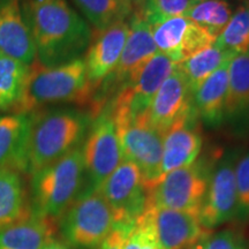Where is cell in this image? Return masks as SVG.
<instances>
[{"label": "cell", "mask_w": 249, "mask_h": 249, "mask_svg": "<svg viewBox=\"0 0 249 249\" xmlns=\"http://www.w3.org/2000/svg\"><path fill=\"white\" fill-rule=\"evenodd\" d=\"M29 66L0 52V111H12L22 95Z\"/></svg>", "instance_id": "d4e9b609"}, {"label": "cell", "mask_w": 249, "mask_h": 249, "mask_svg": "<svg viewBox=\"0 0 249 249\" xmlns=\"http://www.w3.org/2000/svg\"><path fill=\"white\" fill-rule=\"evenodd\" d=\"M0 52L30 66L36 50L24 18L22 0H0Z\"/></svg>", "instance_id": "e0dca14e"}, {"label": "cell", "mask_w": 249, "mask_h": 249, "mask_svg": "<svg viewBox=\"0 0 249 249\" xmlns=\"http://www.w3.org/2000/svg\"><path fill=\"white\" fill-rule=\"evenodd\" d=\"M42 249H71V247L65 240L55 239L53 236V238L50 239V240L43 246Z\"/></svg>", "instance_id": "e575fe53"}, {"label": "cell", "mask_w": 249, "mask_h": 249, "mask_svg": "<svg viewBox=\"0 0 249 249\" xmlns=\"http://www.w3.org/2000/svg\"><path fill=\"white\" fill-rule=\"evenodd\" d=\"M158 52L179 64L213 46L216 37L186 17H177L151 26Z\"/></svg>", "instance_id": "4fadbf2b"}, {"label": "cell", "mask_w": 249, "mask_h": 249, "mask_svg": "<svg viewBox=\"0 0 249 249\" xmlns=\"http://www.w3.org/2000/svg\"><path fill=\"white\" fill-rule=\"evenodd\" d=\"M234 54L224 51L216 45L202 50L192 57L179 62L178 68L185 76L192 91L207 80L213 71L222 67L226 62L231 61Z\"/></svg>", "instance_id": "cb8c5ba5"}, {"label": "cell", "mask_w": 249, "mask_h": 249, "mask_svg": "<svg viewBox=\"0 0 249 249\" xmlns=\"http://www.w3.org/2000/svg\"><path fill=\"white\" fill-rule=\"evenodd\" d=\"M22 9L43 66L82 58L91 44V28L67 0H22Z\"/></svg>", "instance_id": "6da1fadb"}, {"label": "cell", "mask_w": 249, "mask_h": 249, "mask_svg": "<svg viewBox=\"0 0 249 249\" xmlns=\"http://www.w3.org/2000/svg\"><path fill=\"white\" fill-rule=\"evenodd\" d=\"M211 171L205 160L171 171L149 189L147 205L200 214Z\"/></svg>", "instance_id": "8992f818"}, {"label": "cell", "mask_w": 249, "mask_h": 249, "mask_svg": "<svg viewBox=\"0 0 249 249\" xmlns=\"http://www.w3.org/2000/svg\"><path fill=\"white\" fill-rule=\"evenodd\" d=\"M135 223L147 227L160 249H191L210 231L202 225L200 214L152 205Z\"/></svg>", "instance_id": "8fae6325"}, {"label": "cell", "mask_w": 249, "mask_h": 249, "mask_svg": "<svg viewBox=\"0 0 249 249\" xmlns=\"http://www.w3.org/2000/svg\"><path fill=\"white\" fill-rule=\"evenodd\" d=\"M33 214L20 171L0 167V229Z\"/></svg>", "instance_id": "603a6c76"}, {"label": "cell", "mask_w": 249, "mask_h": 249, "mask_svg": "<svg viewBox=\"0 0 249 249\" xmlns=\"http://www.w3.org/2000/svg\"><path fill=\"white\" fill-rule=\"evenodd\" d=\"M224 118L233 123L249 124V51L234 55L230 61Z\"/></svg>", "instance_id": "44dd1931"}, {"label": "cell", "mask_w": 249, "mask_h": 249, "mask_svg": "<svg viewBox=\"0 0 249 249\" xmlns=\"http://www.w3.org/2000/svg\"><path fill=\"white\" fill-rule=\"evenodd\" d=\"M73 1L98 33L105 30L118 21L126 20L130 17L119 0H73Z\"/></svg>", "instance_id": "4316f807"}, {"label": "cell", "mask_w": 249, "mask_h": 249, "mask_svg": "<svg viewBox=\"0 0 249 249\" xmlns=\"http://www.w3.org/2000/svg\"><path fill=\"white\" fill-rule=\"evenodd\" d=\"M197 1L200 0H144L142 15L152 26L169 18L182 17Z\"/></svg>", "instance_id": "f1b7e54d"}, {"label": "cell", "mask_w": 249, "mask_h": 249, "mask_svg": "<svg viewBox=\"0 0 249 249\" xmlns=\"http://www.w3.org/2000/svg\"><path fill=\"white\" fill-rule=\"evenodd\" d=\"M30 113L0 117V167H13L23 172V156Z\"/></svg>", "instance_id": "7402d4cb"}, {"label": "cell", "mask_w": 249, "mask_h": 249, "mask_svg": "<svg viewBox=\"0 0 249 249\" xmlns=\"http://www.w3.org/2000/svg\"><path fill=\"white\" fill-rule=\"evenodd\" d=\"M117 128L123 160L138 167L149 191L160 179L164 135L149 124L145 114Z\"/></svg>", "instance_id": "9c48e42d"}, {"label": "cell", "mask_w": 249, "mask_h": 249, "mask_svg": "<svg viewBox=\"0 0 249 249\" xmlns=\"http://www.w3.org/2000/svg\"><path fill=\"white\" fill-rule=\"evenodd\" d=\"M97 191L113 210L116 225H133L147 207L148 191L141 172L123 160Z\"/></svg>", "instance_id": "30bf717a"}, {"label": "cell", "mask_w": 249, "mask_h": 249, "mask_svg": "<svg viewBox=\"0 0 249 249\" xmlns=\"http://www.w3.org/2000/svg\"><path fill=\"white\" fill-rule=\"evenodd\" d=\"M119 1L127 9L130 17L134 14H140L143 12L144 0H119Z\"/></svg>", "instance_id": "836d02e7"}, {"label": "cell", "mask_w": 249, "mask_h": 249, "mask_svg": "<svg viewBox=\"0 0 249 249\" xmlns=\"http://www.w3.org/2000/svg\"><path fill=\"white\" fill-rule=\"evenodd\" d=\"M232 8L226 0H200L183 14L217 38L232 18Z\"/></svg>", "instance_id": "484cf974"}, {"label": "cell", "mask_w": 249, "mask_h": 249, "mask_svg": "<svg viewBox=\"0 0 249 249\" xmlns=\"http://www.w3.org/2000/svg\"><path fill=\"white\" fill-rule=\"evenodd\" d=\"M82 147L74 148L54 163L31 176V210L57 219L82 193L85 179Z\"/></svg>", "instance_id": "277c9868"}, {"label": "cell", "mask_w": 249, "mask_h": 249, "mask_svg": "<svg viewBox=\"0 0 249 249\" xmlns=\"http://www.w3.org/2000/svg\"><path fill=\"white\" fill-rule=\"evenodd\" d=\"M197 119L195 114L174 124L164 134L160 179L171 171L188 166L198 158L203 138L197 126Z\"/></svg>", "instance_id": "ac0fdd59"}, {"label": "cell", "mask_w": 249, "mask_h": 249, "mask_svg": "<svg viewBox=\"0 0 249 249\" xmlns=\"http://www.w3.org/2000/svg\"><path fill=\"white\" fill-rule=\"evenodd\" d=\"M129 23L118 21L101 31L89 45L85 55L87 76L92 92L116 71L129 35Z\"/></svg>", "instance_id": "9a60e30c"}, {"label": "cell", "mask_w": 249, "mask_h": 249, "mask_svg": "<svg viewBox=\"0 0 249 249\" xmlns=\"http://www.w3.org/2000/svg\"><path fill=\"white\" fill-rule=\"evenodd\" d=\"M91 95L83 57L53 67L35 60L29 66L22 95L11 112L31 113L59 103L83 104Z\"/></svg>", "instance_id": "3957f363"}, {"label": "cell", "mask_w": 249, "mask_h": 249, "mask_svg": "<svg viewBox=\"0 0 249 249\" xmlns=\"http://www.w3.org/2000/svg\"><path fill=\"white\" fill-rule=\"evenodd\" d=\"M64 240L74 249H97L116 226L113 210L98 191H85L60 217Z\"/></svg>", "instance_id": "5b68a950"}, {"label": "cell", "mask_w": 249, "mask_h": 249, "mask_svg": "<svg viewBox=\"0 0 249 249\" xmlns=\"http://www.w3.org/2000/svg\"><path fill=\"white\" fill-rule=\"evenodd\" d=\"M195 114L193 91L177 64L155 95L145 117L164 135L174 124Z\"/></svg>", "instance_id": "5bb4252c"}, {"label": "cell", "mask_w": 249, "mask_h": 249, "mask_svg": "<svg viewBox=\"0 0 249 249\" xmlns=\"http://www.w3.org/2000/svg\"><path fill=\"white\" fill-rule=\"evenodd\" d=\"M236 154L225 155L214 169L200 211V220L207 230L223 225L238 213V192L235 182Z\"/></svg>", "instance_id": "7c38bea8"}, {"label": "cell", "mask_w": 249, "mask_h": 249, "mask_svg": "<svg viewBox=\"0 0 249 249\" xmlns=\"http://www.w3.org/2000/svg\"><path fill=\"white\" fill-rule=\"evenodd\" d=\"M214 45L232 54L249 51V8L240 6L217 37Z\"/></svg>", "instance_id": "83f0119b"}, {"label": "cell", "mask_w": 249, "mask_h": 249, "mask_svg": "<svg viewBox=\"0 0 249 249\" xmlns=\"http://www.w3.org/2000/svg\"><path fill=\"white\" fill-rule=\"evenodd\" d=\"M235 182L238 192V213L249 214V152L235 164Z\"/></svg>", "instance_id": "4dcf8cb0"}, {"label": "cell", "mask_w": 249, "mask_h": 249, "mask_svg": "<svg viewBox=\"0 0 249 249\" xmlns=\"http://www.w3.org/2000/svg\"><path fill=\"white\" fill-rule=\"evenodd\" d=\"M130 226L132 225H119L118 224L114 226L110 235L102 242L97 249H123L124 238H126Z\"/></svg>", "instance_id": "d6a6232c"}, {"label": "cell", "mask_w": 249, "mask_h": 249, "mask_svg": "<svg viewBox=\"0 0 249 249\" xmlns=\"http://www.w3.org/2000/svg\"><path fill=\"white\" fill-rule=\"evenodd\" d=\"M191 249H249L241 234L232 230L209 231Z\"/></svg>", "instance_id": "f546056e"}, {"label": "cell", "mask_w": 249, "mask_h": 249, "mask_svg": "<svg viewBox=\"0 0 249 249\" xmlns=\"http://www.w3.org/2000/svg\"><path fill=\"white\" fill-rule=\"evenodd\" d=\"M55 232L51 218L31 216L0 229V249H42Z\"/></svg>", "instance_id": "ffe728a7"}, {"label": "cell", "mask_w": 249, "mask_h": 249, "mask_svg": "<svg viewBox=\"0 0 249 249\" xmlns=\"http://www.w3.org/2000/svg\"><path fill=\"white\" fill-rule=\"evenodd\" d=\"M176 66L172 59L158 52L134 82L118 91L110 104L117 126L130 123L147 113L155 95Z\"/></svg>", "instance_id": "ba28073f"}, {"label": "cell", "mask_w": 249, "mask_h": 249, "mask_svg": "<svg viewBox=\"0 0 249 249\" xmlns=\"http://www.w3.org/2000/svg\"><path fill=\"white\" fill-rule=\"evenodd\" d=\"M82 152L88 178L86 191H97L123 161L119 134L111 105L102 108L95 117L86 136Z\"/></svg>", "instance_id": "52a82bcc"}, {"label": "cell", "mask_w": 249, "mask_h": 249, "mask_svg": "<svg viewBox=\"0 0 249 249\" xmlns=\"http://www.w3.org/2000/svg\"><path fill=\"white\" fill-rule=\"evenodd\" d=\"M129 27V35L118 66L113 71L112 81V85L119 86L120 88L134 82L145 65L158 53L151 26L145 21L142 13L132 15Z\"/></svg>", "instance_id": "2e32d148"}, {"label": "cell", "mask_w": 249, "mask_h": 249, "mask_svg": "<svg viewBox=\"0 0 249 249\" xmlns=\"http://www.w3.org/2000/svg\"><path fill=\"white\" fill-rule=\"evenodd\" d=\"M229 65L230 61L218 68L193 91V104L196 116L209 126H218L225 116Z\"/></svg>", "instance_id": "d6986e66"}, {"label": "cell", "mask_w": 249, "mask_h": 249, "mask_svg": "<svg viewBox=\"0 0 249 249\" xmlns=\"http://www.w3.org/2000/svg\"><path fill=\"white\" fill-rule=\"evenodd\" d=\"M91 116L70 107L31 112L23 172L33 176L79 147L91 126Z\"/></svg>", "instance_id": "7a4b0ae2"}, {"label": "cell", "mask_w": 249, "mask_h": 249, "mask_svg": "<svg viewBox=\"0 0 249 249\" xmlns=\"http://www.w3.org/2000/svg\"><path fill=\"white\" fill-rule=\"evenodd\" d=\"M123 249H160V247L147 227L135 223L127 232Z\"/></svg>", "instance_id": "1f68e13d"}]
</instances>
